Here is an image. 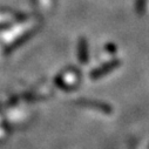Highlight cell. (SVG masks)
Instances as JSON below:
<instances>
[{
    "label": "cell",
    "mask_w": 149,
    "mask_h": 149,
    "mask_svg": "<svg viewBox=\"0 0 149 149\" xmlns=\"http://www.w3.org/2000/svg\"><path fill=\"white\" fill-rule=\"evenodd\" d=\"M79 59L81 62H86L87 61V45L85 44V41L81 39L80 40V45H79Z\"/></svg>",
    "instance_id": "obj_1"
}]
</instances>
